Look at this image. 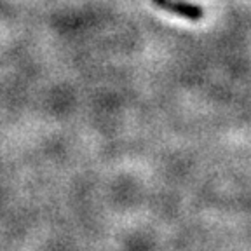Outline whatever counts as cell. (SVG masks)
I'll use <instances>...</instances> for the list:
<instances>
[{
    "label": "cell",
    "mask_w": 251,
    "mask_h": 251,
    "mask_svg": "<svg viewBox=\"0 0 251 251\" xmlns=\"http://www.w3.org/2000/svg\"><path fill=\"white\" fill-rule=\"evenodd\" d=\"M152 4L162 9V11L173 12V14L181 16V18L190 21H199L204 16V9L201 5L190 4L185 0H152Z\"/></svg>",
    "instance_id": "6da1fadb"
}]
</instances>
